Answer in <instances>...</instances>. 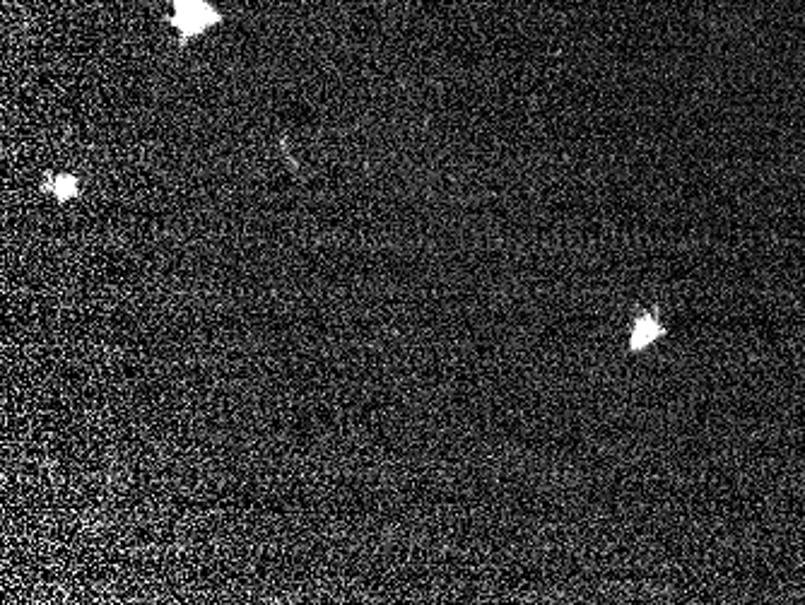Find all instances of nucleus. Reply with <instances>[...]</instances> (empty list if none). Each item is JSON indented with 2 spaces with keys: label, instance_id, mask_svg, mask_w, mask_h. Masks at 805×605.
<instances>
[{
  "label": "nucleus",
  "instance_id": "2",
  "mask_svg": "<svg viewBox=\"0 0 805 605\" xmlns=\"http://www.w3.org/2000/svg\"><path fill=\"white\" fill-rule=\"evenodd\" d=\"M661 336H663L661 321H658L654 314H646V316H642V319H637V323H634L632 336H630V348L644 350L646 345H651Z\"/></svg>",
  "mask_w": 805,
  "mask_h": 605
},
{
  "label": "nucleus",
  "instance_id": "1",
  "mask_svg": "<svg viewBox=\"0 0 805 605\" xmlns=\"http://www.w3.org/2000/svg\"><path fill=\"white\" fill-rule=\"evenodd\" d=\"M174 10L172 25L181 32V41L198 37L220 20V15L205 0H174Z\"/></svg>",
  "mask_w": 805,
  "mask_h": 605
},
{
  "label": "nucleus",
  "instance_id": "3",
  "mask_svg": "<svg viewBox=\"0 0 805 605\" xmlns=\"http://www.w3.org/2000/svg\"><path fill=\"white\" fill-rule=\"evenodd\" d=\"M78 193V186H75V179L70 174H61L56 176V184H54V196L58 201H66V198L75 196Z\"/></svg>",
  "mask_w": 805,
  "mask_h": 605
}]
</instances>
